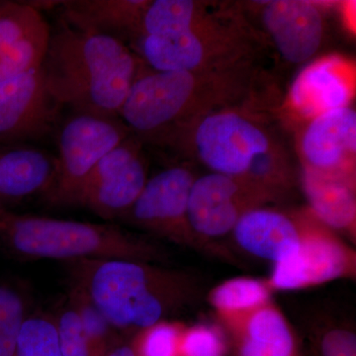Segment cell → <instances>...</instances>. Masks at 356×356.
<instances>
[{
  "mask_svg": "<svg viewBox=\"0 0 356 356\" xmlns=\"http://www.w3.org/2000/svg\"><path fill=\"white\" fill-rule=\"evenodd\" d=\"M159 144L188 149L211 172L235 178L261 202L284 193L294 178L286 147L243 106L205 115Z\"/></svg>",
  "mask_w": 356,
  "mask_h": 356,
  "instance_id": "obj_1",
  "label": "cell"
},
{
  "mask_svg": "<svg viewBox=\"0 0 356 356\" xmlns=\"http://www.w3.org/2000/svg\"><path fill=\"white\" fill-rule=\"evenodd\" d=\"M49 92L74 113L119 118L144 63L127 44L60 21L41 65Z\"/></svg>",
  "mask_w": 356,
  "mask_h": 356,
  "instance_id": "obj_2",
  "label": "cell"
},
{
  "mask_svg": "<svg viewBox=\"0 0 356 356\" xmlns=\"http://www.w3.org/2000/svg\"><path fill=\"white\" fill-rule=\"evenodd\" d=\"M250 65L210 72L143 70L119 118L139 139L158 143L205 115L238 104L250 83Z\"/></svg>",
  "mask_w": 356,
  "mask_h": 356,
  "instance_id": "obj_3",
  "label": "cell"
},
{
  "mask_svg": "<svg viewBox=\"0 0 356 356\" xmlns=\"http://www.w3.org/2000/svg\"><path fill=\"white\" fill-rule=\"evenodd\" d=\"M65 266L70 284L81 289L120 334L163 322L188 298L184 275L146 261L83 259Z\"/></svg>",
  "mask_w": 356,
  "mask_h": 356,
  "instance_id": "obj_4",
  "label": "cell"
},
{
  "mask_svg": "<svg viewBox=\"0 0 356 356\" xmlns=\"http://www.w3.org/2000/svg\"><path fill=\"white\" fill-rule=\"evenodd\" d=\"M0 250L19 261L161 259L159 248L112 224L19 214L0 207Z\"/></svg>",
  "mask_w": 356,
  "mask_h": 356,
  "instance_id": "obj_5",
  "label": "cell"
},
{
  "mask_svg": "<svg viewBox=\"0 0 356 356\" xmlns=\"http://www.w3.org/2000/svg\"><path fill=\"white\" fill-rule=\"evenodd\" d=\"M130 48L153 70L210 72L250 65L252 42L242 20L206 3L200 17L188 30L142 36Z\"/></svg>",
  "mask_w": 356,
  "mask_h": 356,
  "instance_id": "obj_6",
  "label": "cell"
},
{
  "mask_svg": "<svg viewBox=\"0 0 356 356\" xmlns=\"http://www.w3.org/2000/svg\"><path fill=\"white\" fill-rule=\"evenodd\" d=\"M130 135L120 118L72 112L58 129L57 172L42 201L55 207L69 206L98 161Z\"/></svg>",
  "mask_w": 356,
  "mask_h": 356,
  "instance_id": "obj_7",
  "label": "cell"
},
{
  "mask_svg": "<svg viewBox=\"0 0 356 356\" xmlns=\"http://www.w3.org/2000/svg\"><path fill=\"white\" fill-rule=\"evenodd\" d=\"M147 179L142 140L132 134L98 161L69 206L86 208L107 221L122 220Z\"/></svg>",
  "mask_w": 356,
  "mask_h": 356,
  "instance_id": "obj_8",
  "label": "cell"
},
{
  "mask_svg": "<svg viewBox=\"0 0 356 356\" xmlns=\"http://www.w3.org/2000/svg\"><path fill=\"white\" fill-rule=\"evenodd\" d=\"M62 109L41 67L0 81V145L43 139L57 127Z\"/></svg>",
  "mask_w": 356,
  "mask_h": 356,
  "instance_id": "obj_9",
  "label": "cell"
},
{
  "mask_svg": "<svg viewBox=\"0 0 356 356\" xmlns=\"http://www.w3.org/2000/svg\"><path fill=\"white\" fill-rule=\"evenodd\" d=\"M194 180L193 173L184 165L170 166L156 173L147 179L122 220L177 243L191 242L187 206Z\"/></svg>",
  "mask_w": 356,
  "mask_h": 356,
  "instance_id": "obj_10",
  "label": "cell"
},
{
  "mask_svg": "<svg viewBox=\"0 0 356 356\" xmlns=\"http://www.w3.org/2000/svg\"><path fill=\"white\" fill-rule=\"evenodd\" d=\"M353 250L324 229L304 231L296 254L274 264L269 286L276 290H299L330 282L353 273Z\"/></svg>",
  "mask_w": 356,
  "mask_h": 356,
  "instance_id": "obj_11",
  "label": "cell"
},
{
  "mask_svg": "<svg viewBox=\"0 0 356 356\" xmlns=\"http://www.w3.org/2000/svg\"><path fill=\"white\" fill-rule=\"evenodd\" d=\"M259 23L285 62L301 65L322 46L325 21L321 6L307 0L257 2Z\"/></svg>",
  "mask_w": 356,
  "mask_h": 356,
  "instance_id": "obj_12",
  "label": "cell"
},
{
  "mask_svg": "<svg viewBox=\"0 0 356 356\" xmlns=\"http://www.w3.org/2000/svg\"><path fill=\"white\" fill-rule=\"evenodd\" d=\"M259 203L238 180L210 172L195 178L192 184L187 222L192 234L217 238L233 232L243 213Z\"/></svg>",
  "mask_w": 356,
  "mask_h": 356,
  "instance_id": "obj_13",
  "label": "cell"
},
{
  "mask_svg": "<svg viewBox=\"0 0 356 356\" xmlns=\"http://www.w3.org/2000/svg\"><path fill=\"white\" fill-rule=\"evenodd\" d=\"M51 30L31 2L0 0V81L41 67Z\"/></svg>",
  "mask_w": 356,
  "mask_h": 356,
  "instance_id": "obj_14",
  "label": "cell"
},
{
  "mask_svg": "<svg viewBox=\"0 0 356 356\" xmlns=\"http://www.w3.org/2000/svg\"><path fill=\"white\" fill-rule=\"evenodd\" d=\"M304 168L353 175L356 153V113L351 106L309 120L299 143Z\"/></svg>",
  "mask_w": 356,
  "mask_h": 356,
  "instance_id": "obj_15",
  "label": "cell"
},
{
  "mask_svg": "<svg viewBox=\"0 0 356 356\" xmlns=\"http://www.w3.org/2000/svg\"><path fill=\"white\" fill-rule=\"evenodd\" d=\"M353 67L339 56L306 65L289 89L288 102L295 113L310 120L331 110L350 106L355 93Z\"/></svg>",
  "mask_w": 356,
  "mask_h": 356,
  "instance_id": "obj_16",
  "label": "cell"
},
{
  "mask_svg": "<svg viewBox=\"0 0 356 356\" xmlns=\"http://www.w3.org/2000/svg\"><path fill=\"white\" fill-rule=\"evenodd\" d=\"M42 10L60 7L62 20L70 27L90 34L119 40L131 46L142 34L146 0H65L33 1Z\"/></svg>",
  "mask_w": 356,
  "mask_h": 356,
  "instance_id": "obj_17",
  "label": "cell"
},
{
  "mask_svg": "<svg viewBox=\"0 0 356 356\" xmlns=\"http://www.w3.org/2000/svg\"><path fill=\"white\" fill-rule=\"evenodd\" d=\"M55 154L32 144L0 145V207L13 210L28 199H43L55 180Z\"/></svg>",
  "mask_w": 356,
  "mask_h": 356,
  "instance_id": "obj_18",
  "label": "cell"
},
{
  "mask_svg": "<svg viewBox=\"0 0 356 356\" xmlns=\"http://www.w3.org/2000/svg\"><path fill=\"white\" fill-rule=\"evenodd\" d=\"M304 231L283 213L254 208L243 213L233 233L243 250L277 264L296 254Z\"/></svg>",
  "mask_w": 356,
  "mask_h": 356,
  "instance_id": "obj_19",
  "label": "cell"
},
{
  "mask_svg": "<svg viewBox=\"0 0 356 356\" xmlns=\"http://www.w3.org/2000/svg\"><path fill=\"white\" fill-rule=\"evenodd\" d=\"M353 175L302 168L301 184L312 212L330 228L351 231L356 200Z\"/></svg>",
  "mask_w": 356,
  "mask_h": 356,
  "instance_id": "obj_20",
  "label": "cell"
},
{
  "mask_svg": "<svg viewBox=\"0 0 356 356\" xmlns=\"http://www.w3.org/2000/svg\"><path fill=\"white\" fill-rule=\"evenodd\" d=\"M232 321L240 322L238 356H299L286 318L273 306L267 304Z\"/></svg>",
  "mask_w": 356,
  "mask_h": 356,
  "instance_id": "obj_21",
  "label": "cell"
},
{
  "mask_svg": "<svg viewBox=\"0 0 356 356\" xmlns=\"http://www.w3.org/2000/svg\"><path fill=\"white\" fill-rule=\"evenodd\" d=\"M268 283L250 277H236L218 285L210 294L211 305L229 320L242 318L261 307L270 298Z\"/></svg>",
  "mask_w": 356,
  "mask_h": 356,
  "instance_id": "obj_22",
  "label": "cell"
},
{
  "mask_svg": "<svg viewBox=\"0 0 356 356\" xmlns=\"http://www.w3.org/2000/svg\"><path fill=\"white\" fill-rule=\"evenodd\" d=\"M195 0L149 1L142 20V36L177 34L195 24L205 7Z\"/></svg>",
  "mask_w": 356,
  "mask_h": 356,
  "instance_id": "obj_23",
  "label": "cell"
},
{
  "mask_svg": "<svg viewBox=\"0 0 356 356\" xmlns=\"http://www.w3.org/2000/svg\"><path fill=\"white\" fill-rule=\"evenodd\" d=\"M67 301L76 310L96 356H103L111 346L121 341L120 332L114 329L81 289L70 284Z\"/></svg>",
  "mask_w": 356,
  "mask_h": 356,
  "instance_id": "obj_24",
  "label": "cell"
},
{
  "mask_svg": "<svg viewBox=\"0 0 356 356\" xmlns=\"http://www.w3.org/2000/svg\"><path fill=\"white\" fill-rule=\"evenodd\" d=\"M30 313L24 290L0 281V356H13L21 327Z\"/></svg>",
  "mask_w": 356,
  "mask_h": 356,
  "instance_id": "obj_25",
  "label": "cell"
},
{
  "mask_svg": "<svg viewBox=\"0 0 356 356\" xmlns=\"http://www.w3.org/2000/svg\"><path fill=\"white\" fill-rule=\"evenodd\" d=\"M13 356H63L54 315L31 312L21 327Z\"/></svg>",
  "mask_w": 356,
  "mask_h": 356,
  "instance_id": "obj_26",
  "label": "cell"
},
{
  "mask_svg": "<svg viewBox=\"0 0 356 356\" xmlns=\"http://www.w3.org/2000/svg\"><path fill=\"white\" fill-rule=\"evenodd\" d=\"M182 332L179 325L163 321L138 332L132 344L138 356H179Z\"/></svg>",
  "mask_w": 356,
  "mask_h": 356,
  "instance_id": "obj_27",
  "label": "cell"
},
{
  "mask_svg": "<svg viewBox=\"0 0 356 356\" xmlns=\"http://www.w3.org/2000/svg\"><path fill=\"white\" fill-rule=\"evenodd\" d=\"M54 317L63 356H96L81 320L69 302L65 301Z\"/></svg>",
  "mask_w": 356,
  "mask_h": 356,
  "instance_id": "obj_28",
  "label": "cell"
},
{
  "mask_svg": "<svg viewBox=\"0 0 356 356\" xmlns=\"http://www.w3.org/2000/svg\"><path fill=\"white\" fill-rule=\"evenodd\" d=\"M226 343L221 332L209 325H196L182 332L179 356H224Z\"/></svg>",
  "mask_w": 356,
  "mask_h": 356,
  "instance_id": "obj_29",
  "label": "cell"
},
{
  "mask_svg": "<svg viewBox=\"0 0 356 356\" xmlns=\"http://www.w3.org/2000/svg\"><path fill=\"white\" fill-rule=\"evenodd\" d=\"M320 348L322 356H356L355 334L348 330H331L321 339Z\"/></svg>",
  "mask_w": 356,
  "mask_h": 356,
  "instance_id": "obj_30",
  "label": "cell"
},
{
  "mask_svg": "<svg viewBox=\"0 0 356 356\" xmlns=\"http://www.w3.org/2000/svg\"><path fill=\"white\" fill-rule=\"evenodd\" d=\"M103 356H138L132 343H126L121 339L109 348Z\"/></svg>",
  "mask_w": 356,
  "mask_h": 356,
  "instance_id": "obj_31",
  "label": "cell"
}]
</instances>
